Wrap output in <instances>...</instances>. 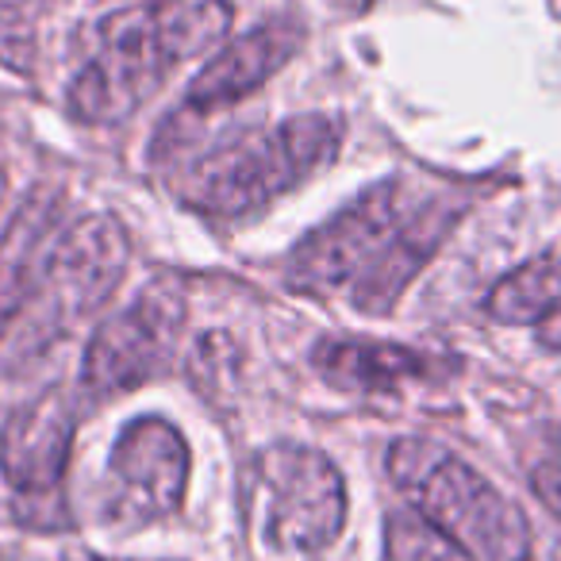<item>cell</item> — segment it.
<instances>
[{
	"instance_id": "cell-18",
	"label": "cell",
	"mask_w": 561,
	"mask_h": 561,
	"mask_svg": "<svg viewBox=\"0 0 561 561\" xmlns=\"http://www.w3.org/2000/svg\"><path fill=\"white\" fill-rule=\"evenodd\" d=\"M535 339H538V346L561 354V305L553 308V312H546L542 320L535 323Z\"/></svg>"
},
{
	"instance_id": "cell-9",
	"label": "cell",
	"mask_w": 561,
	"mask_h": 561,
	"mask_svg": "<svg viewBox=\"0 0 561 561\" xmlns=\"http://www.w3.org/2000/svg\"><path fill=\"white\" fill-rule=\"evenodd\" d=\"M73 431H78V400L66 385H55L32 404L16 408L0 431V473L12 492L35 504L32 523L43 527V507H58L66 461H70Z\"/></svg>"
},
{
	"instance_id": "cell-6",
	"label": "cell",
	"mask_w": 561,
	"mask_h": 561,
	"mask_svg": "<svg viewBox=\"0 0 561 561\" xmlns=\"http://www.w3.org/2000/svg\"><path fill=\"white\" fill-rule=\"evenodd\" d=\"M185 335V300L170 285H150L119 312L104 316L81 362L85 397L112 400L142 389L170 369Z\"/></svg>"
},
{
	"instance_id": "cell-5",
	"label": "cell",
	"mask_w": 561,
	"mask_h": 561,
	"mask_svg": "<svg viewBox=\"0 0 561 561\" xmlns=\"http://www.w3.org/2000/svg\"><path fill=\"white\" fill-rule=\"evenodd\" d=\"M415 201L400 178L366 185L346 208H339L323 227L308 231L285 262V285L308 297L354 289L397 242L412 219Z\"/></svg>"
},
{
	"instance_id": "cell-7",
	"label": "cell",
	"mask_w": 561,
	"mask_h": 561,
	"mask_svg": "<svg viewBox=\"0 0 561 561\" xmlns=\"http://www.w3.org/2000/svg\"><path fill=\"white\" fill-rule=\"evenodd\" d=\"M188 489V446L173 423L158 415L127 423L116 438L104 477V519L139 530L173 515Z\"/></svg>"
},
{
	"instance_id": "cell-17",
	"label": "cell",
	"mask_w": 561,
	"mask_h": 561,
	"mask_svg": "<svg viewBox=\"0 0 561 561\" xmlns=\"http://www.w3.org/2000/svg\"><path fill=\"white\" fill-rule=\"evenodd\" d=\"M530 484H535V496L561 519V466L535 469V473H530Z\"/></svg>"
},
{
	"instance_id": "cell-10",
	"label": "cell",
	"mask_w": 561,
	"mask_h": 561,
	"mask_svg": "<svg viewBox=\"0 0 561 561\" xmlns=\"http://www.w3.org/2000/svg\"><path fill=\"white\" fill-rule=\"evenodd\" d=\"M300 47H305V24L300 20H265L254 32L224 43L208 58V66L185 89L181 108L193 112V116H211L227 104L247 101L273 73L285 70L300 55Z\"/></svg>"
},
{
	"instance_id": "cell-11",
	"label": "cell",
	"mask_w": 561,
	"mask_h": 561,
	"mask_svg": "<svg viewBox=\"0 0 561 561\" xmlns=\"http://www.w3.org/2000/svg\"><path fill=\"white\" fill-rule=\"evenodd\" d=\"M62 234V196L39 188L12 216L0 239V335L24 316L27 300L39 293L43 265Z\"/></svg>"
},
{
	"instance_id": "cell-4",
	"label": "cell",
	"mask_w": 561,
	"mask_h": 561,
	"mask_svg": "<svg viewBox=\"0 0 561 561\" xmlns=\"http://www.w3.org/2000/svg\"><path fill=\"white\" fill-rule=\"evenodd\" d=\"M247 507L270 546L320 553L343 535L346 484L328 454L273 443L250 458Z\"/></svg>"
},
{
	"instance_id": "cell-13",
	"label": "cell",
	"mask_w": 561,
	"mask_h": 561,
	"mask_svg": "<svg viewBox=\"0 0 561 561\" xmlns=\"http://www.w3.org/2000/svg\"><path fill=\"white\" fill-rule=\"evenodd\" d=\"M312 366L328 385L343 392H392L435 377V362L404 343L369 339H323L312 351Z\"/></svg>"
},
{
	"instance_id": "cell-8",
	"label": "cell",
	"mask_w": 561,
	"mask_h": 561,
	"mask_svg": "<svg viewBox=\"0 0 561 561\" xmlns=\"http://www.w3.org/2000/svg\"><path fill=\"white\" fill-rule=\"evenodd\" d=\"M127 270V234L112 216H85L62 227L43 265V312L55 328H73L101 312Z\"/></svg>"
},
{
	"instance_id": "cell-12",
	"label": "cell",
	"mask_w": 561,
	"mask_h": 561,
	"mask_svg": "<svg viewBox=\"0 0 561 561\" xmlns=\"http://www.w3.org/2000/svg\"><path fill=\"white\" fill-rule=\"evenodd\" d=\"M458 211L461 208L435 201V196L415 204L412 219L397 234V242L385 250L381 262L351 289V305L362 316H389L397 308V300L404 297V289L415 280V273L435 257V250L443 247L450 227L458 224Z\"/></svg>"
},
{
	"instance_id": "cell-3",
	"label": "cell",
	"mask_w": 561,
	"mask_h": 561,
	"mask_svg": "<svg viewBox=\"0 0 561 561\" xmlns=\"http://www.w3.org/2000/svg\"><path fill=\"white\" fill-rule=\"evenodd\" d=\"M389 477L423 519L446 530L477 561L535 558V530L527 512L438 443L427 438L392 443Z\"/></svg>"
},
{
	"instance_id": "cell-16",
	"label": "cell",
	"mask_w": 561,
	"mask_h": 561,
	"mask_svg": "<svg viewBox=\"0 0 561 561\" xmlns=\"http://www.w3.org/2000/svg\"><path fill=\"white\" fill-rule=\"evenodd\" d=\"M35 58V24L20 0H0V66L16 73L32 70Z\"/></svg>"
},
{
	"instance_id": "cell-14",
	"label": "cell",
	"mask_w": 561,
	"mask_h": 561,
	"mask_svg": "<svg viewBox=\"0 0 561 561\" xmlns=\"http://www.w3.org/2000/svg\"><path fill=\"white\" fill-rule=\"evenodd\" d=\"M561 305V254H542L535 262H523L496 289L489 293V316L500 323H538L546 312Z\"/></svg>"
},
{
	"instance_id": "cell-15",
	"label": "cell",
	"mask_w": 561,
	"mask_h": 561,
	"mask_svg": "<svg viewBox=\"0 0 561 561\" xmlns=\"http://www.w3.org/2000/svg\"><path fill=\"white\" fill-rule=\"evenodd\" d=\"M385 561H477L415 507L385 515Z\"/></svg>"
},
{
	"instance_id": "cell-1",
	"label": "cell",
	"mask_w": 561,
	"mask_h": 561,
	"mask_svg": "<svg viewBox=\"0 0 561 561\" xmlns=\"http://www.w3.org/2000/svg\"><path fill=\"white\" fill-rule=\"evenodd\" d=\"M227 0H158L124 9L96 32V50L73 78L66 108L78 124L116 127L147 104V96L181 62L219 47L231 32Z\"/></svg>"
},
{
	"instance_id": "cell-2",
	"label": "cell",
	"mask_w": 561,
	"mask_h": 561,
	"mask_svg": "<svg viewBox=\"0 0 561 561\" xmlns=\"http://www.w3.org/2000/svg\"><path fill=\"white\" fill-rule=\"evenodd\" d=\"M346 119L305 112L273 127H239L196 154L178 181L185 208L204 219H247L335 162Z\"/></svg>"
}]
</instances>
